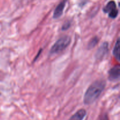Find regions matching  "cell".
Returning a JSON list of instances; mask_svg holds the SVG:
<instances>
[{"mask_svg":"<svg viewBox=\"0 0 120 120\" xmlns=\"http://www.w3.org/2000/svg\"><path fill=\"white\" fill-rule=\"evenodd\" d=\"M113 55L116 59L118 61H120V39L118 38V39L116 41V43L115 44L114 47L113 48Z\"/></svg>","mask_w":120,"mask_h":120,"instance_id":"obj_8","label":"cell"},{"mask_svg":"<svg viewBox=\"0 0 120 120\" xmlns=\"http://www.w3.org/2000/svg\"><path fill=\"white\" fill-rule=\"evenodd\" d=\"M109 52V43L105 42L98 48L96 53V57L97 59L101 60Z\"/></svg>","mask_w":120,"mask_h":120,"instance_id":"obj_5","label":"cell"},{"mask_svg":"<svg viewBox=\"0 0 120 120\" xmlns=\"http://www.w3.org/2000/svg\"><path fill=\"white\" fill-rule=\"evenodd\" d=\"M98 37L97 36H94L93 38H91L90 40V41L89 42V43L87 45V48L89 49H93V48H94L96 45H97V43H98Z\"/></svg>","mask_w":120,"mask_h":120,"instance_id":"obj_9","label":"cell"},{"mask_svg":"<svg viewBox=\"0 0 120 120\" xmlns=\"http://www.w3.org/2000/svg\"><path fill=\"white\" fill-rule=\"evenodd\" d=\"M71 43V38L69 36H63L60 38L52 46L50 50V54H57L61 52L69 46Z\"/></svg>","mask_w":120,"mask_h":120,"instance_id":"obj_2","label":"cell"},{"mask_svg":"<svg viewBox=\"0 0 120 120\" xmlns=\"http://www.w3.org/2000/svg\"><path fill=\"white\" fill-rule=\"evenodd\" d=\"M103 11L109 14V16L111 18H116L118 16V10L117 8L116 3L114 1H109L103 8Z\"/></svg>","mask_w":120,"mask_h":120,"instance_id":"obj_3","label":"cell"},{"mask_svg":"<svg viewBox=\"0 0 120 120\" xmlns=\"http://www.w3.org/2000/svg\"><path fill=\"white\" fill-rule=\"evenodd\" d=\"M120 64L115 66L109 71V79L112 82H116L120 79Z\"/></svg>","mask_w":120,"mask_h":120,"instance_id":"obj_4","label":"cell"},{"mask_svg":"<svg viewBox=\"0 0 120 120\" xmlns=\"http://www.w3.org/2000/svg\"><path fill=\"white\" fill-rule=\"evenodd\" d=\"M86 114V110L83 109H80L73 115L69 120H83Z\"/></svg>","mask_w":120,"mask_h":120,"instance_id":"obj_7","label":"cell"},{"mask_svg":"<svg viewBox=\"0 0 120 120\" xmlns=\"http://www.w3.org/2000/svg\"><path fill=\"white\" fill-rule=\"evenodd\" d=\"M105 80L100 79L92 83L84 94L83 101L86 105H90L98 99L105 87Z\"/></svg>","mask_w":120,"mask_h":120,"instance_id":"obj_1","label":"cell"},{"mask_svg":"<svg viewBox=\"0 0 120 120\" xmlns=\"http://www.w3.org/2000/svg\"><path fill=\"white\" fill-rule=\"evenodd\" d=\"M68 0H63L61 2H60L58 4V5L56 7L54 11L53 15V18L55 19L59 18L62 15L63 13V10L64 9L66 2Z\"/></svg>","mask_w":120,"mask_h":120,"instance_id":"obj_6","label":"cell"},{"mask_svg":"<svg viewBox=\"0 0 120 120\" xmlns=\"http://www.w3.org/2000/svg\"><path fill=\"white\" fill-rule=\"evenodd\" d=\"M70 25H71V23H70L69 21H68V22H66L62 26V30H67V29H69L70 28Z\"/></svg>","mask_w":120,"mask_h":120,"instance_id":"obj_10","label":"cell"},{"mask_svg":"<svg viewBox=\"0 0 120 120\" xmlns=\"http://www.w3.org/2000/svg\"><path fill=\"white\" fill-rule=\"evenodd\" d=\"M100 120H109V117H108V116L107 114H104L103 117L101 118Z\"/></svg>","mask_w":120,"mask_h":120,"instance_id":"obj_11","label":"cell"}]
</instances>
